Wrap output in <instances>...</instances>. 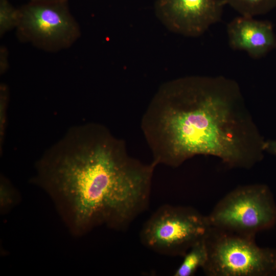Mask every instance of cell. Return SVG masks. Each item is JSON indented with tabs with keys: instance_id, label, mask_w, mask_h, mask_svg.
Listing matches in <instances>:
<instances>
[{
	"instance_id": "1",
	"label": "cell",
	"mask_w": 276,
	"mask_h": 276,
	"mask_svg": "<svg viewBox=\"0 0 276 276\" xmlns=\"http://www.w3.org/2000/svg\"><path fill=\"white\" fill-rule=\"evenodd\" d=\"M141 126L156 165L176 168L203 155L231 168L248 169L264 157L265 140L240 88L223 76H191L165 83Z\"/></svg>"
},
{
	"instance_id": "2",
	"label": "cell",
	"mask_w": 276,
	"mask_h": 276,
	"mask_svg": "<svg viewBox=\"0 0 276 276\" xmlns=\"http://www.w3.org/2000/svg\"><path fill=\"white\" fill-rule=\"evenodd\" d=\"M157 165L130 156L105 126L71 127L38 163L41 183L62 196L80 227L126 230L147 209Z\"/></svg>"
},
{
	"instance_id": "3",
	"label": "cell",
	"mask_w": 276,
	"mask_h": 276,
	"mask_svg": "<svg viewBox=\"0 0 276 276\" xmlns=\"http://www.w3.org/2000/svg\"><path fill=\"white\" fill-rule=\"evenodd\" d=\"M208 276H276V248L259 246L255 237L210 226L206 235Z\"/></svg>"
},
{
	"instance_id": "4",
	"label": "cell",
	"mask_w": 276,
	"mask_h": 276,
	"mask_svg": "<svg viewBox=\"0 0 276 276\" xmlns=\"http://www.w3.org/2000/svg\"><path fill=\"white\" fill-rule=\"evenodd\" d=\"M206 216L211 227L255 237L276 224V203L266 185H244L226 194Z\"/></svg>"
},
{
	"instance_id": "5",
	"label": "cell",
	"mask_w": 276,
	"mask_h": 276,
	"mask_svg": "<svg viewBox=\"0 0 276 276\" xmlns=\"http://www.w3.org/2000/svg\"><path fill=\"white\" fill-rule=\"evenodd\" d=\"M210 227L207 216L195 209L164 204L144 223L140 239L144 246L158 254L182 257L206 236Z\"/></svg>"
},
{
	"instance_id": "6",
	"label": "cell",
	"mask_w": 276,
	"mask_h": 276,
	"mask_svg": "<svg viewBox=\"0 0 276 276\" xmlns=\"http://www.w3.org/2000/svg\"><path fill=\"white\" fill-rule=\"evenodd\" d=\"M67 2L29 1L19 8L20 19L15 29L18 38L47 52L71 47L80 38L81 30Z\"/></svg>"
},
{
	"instance_id": "7",
	"label": "cell",
	"mask_w": 276,
	"mask_h": 276,
	"mask_svg": "<svg viewBox=\"0 0 276 276\" xmlns=\"http://www.w3.org/2000/svg\"><path fill=\"white\" fill-rule=\"evenodd\" d=\"M223 0H156V16L169 30L198 37L221 19Z\"/></svg>"
},
{
	"instance_id": "8",
	"label": "cell",
	"mask_w": 276,
	"mask_h": 276,
	"mask_svg": "<svg viewBox=\"0 0 276 276\" xmlns=\"http://www.w3.org/2000/svg\"><path fill=\"white\" fill-rule=\"evenodd\" d=\"M227 33L232 49L245 51L253 58H260L276 48V37L268 21L241 15L228 24Z\"/></svg>"
},
{
	"instance_id": "9",
	"label": "cell",
	"mask_w": 276,
	"mask_h": 276,
	"mask_svg": "<svg viewBox=\"0 0 276 276\" xmlns=\"http://www.w3.org/2000/svg\"><path fill=\"white\" fill-rule=\"evenodd\" d=\"M205 237L196 242L182 257V262L174 272V276H192L199 268L204 267L208 260Z\"/></svg>"
},
{
	"instance_id": "10",
	"label": "cell",
	"mask_w": 276,
	"mask_h": 276,
	"mask_svg": "<svg viewBox=\"0 0 276 276\" xmlns=\"http://www.w3.org/2000/svg\"><path fill=\"white\" fill-rule=\"evenodd\" d=\"M242 16L254 17L265 14L276 7V0H223Z\"/></svg>"
},
{
	"instance_id": "11",
	"label": "cell",
	"mask_w": 276,
	"mask_h": 276,
	"mask_svg": "<svg viewBox=\"0 0 276 276\" xmlns=\"http://www.w3.org/2000/svg\"><path fill=\"white\" fill-rule=\"evenodd\" d=\"M19 19V8H15L9 0H0V37L16 29Z\"/></svg>"
},
{
	"instance_id": "12",
	"label": "cell",
	"mask_w": 276,
	"mask_h": 276,
	"mask_svg": "<svg viewBox=\"0 0 276 276\" xmlns=\"http://www.w3.org/2000/svg\"><path fill=\"white\" fill-rule=\"evenodd\" d=\"M9 99V89L6 84L0 86V142L3 146L7 126V111Z\"/></svg>"
},
{
	"instance_id": "13",
	"label": "cell",
	"mask_w": 276,
	"mask_h": 276,
	"mask_svg": "<svg viewBox=\"0 0 276 276\" xmlns=\"http://www.w3.org/2000/svg\"><path fill=\"white\" fill-rule=\"evenodd\" d=\"M9 67V52L7 47L2 45L0 47V74H5Z\"/></svg>"
},
{
	"instance_id": "14",
	"label": "cell",
	"mask_w": 276,
	"mask_h": 276,
	"mask_svg": "<svg viewBox=\"0 0 276 276\" xmlns=\"http://www.w3.org/2000/svg\"><path fill=\"white\" fill-rule=\"evenodd\" d=\"M1 204L2 206L7 205L11 202V194L7 185L4 182V180L1 183Z\"/></svg>"
},
{
	"instance_id": "15",
	"label": "cell",
	"mask_w": 276,
	"mask_h": 276,
	"mask_svg": "<svg viewBox=\"0 0 276 276\" xmlns=\"http://www.w3.org/2000/svg\"><path fill=\"white\" fill-rule=\"evenodd\" d=\"M264 150L265 152L276 156V140H265Z\"/></svg>"
},
{
	"instance_id": "16",
	"label": "cell",
	"mask_w": 276,
	"mask_h": 276,
	"mask_svg": "<svg viewBox=\"0 0 276 276\" xmlns=\"http://www.w3.org/2000/svg\"><path fill=\"white\" fill-rule=\"evenodd\" d=\"M51 1H56V0H29V1H33V2Z\"/></svg>"
}]
</instances>
